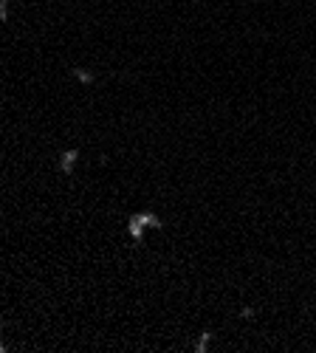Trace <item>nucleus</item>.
Here are the masks:
<instances>
[{"label":"nucleus","mask_w":316,"mask_h":353,"mask_svg":"<svg viewBox=\"0 0 316 353\" xmlns=\"http://www.w3.org/2000/svg\"><path fill=\"white\" fill-rule=\"evenodd\" d=\"M76 159H79V150H76V147H71V150H63V156H60V170H63L65 175H71Z\"/></svg>","instance_id":"nucleus-1"},{"label":"nucleus","mask_w":316,"mask_h":353,"mask_svg":"<svg viewBox=\"0 0 316 353\" xmlns=\"http://www.w3.org/2000/svg\"><path fill=\"white\" fill-rule=\"evenodd\" d=\"M71 74H74V77H76V79H79V82H94V77H91V74H88V71H82V68H74V71H71Z\"/></svg>","instance_id":"nucleus-2"},{"label":"nucleus","mask_w":316,"mask_h":353,"mask_svg":"<svg viewBox=\"0 0 316 353\" xmlns=\"http://www.w3.org/2000/svg\"><path fill=\"white\" fill-rule=\"evenodd\" d=\"M9 20V0H0V23Z\"/></svg>","instance_id":"nucleus-3"},{"label":"nucleus","mask_w":316,"mask_h":353,"mask_svg":"<svg viewBox=\"0 0 316 353\" xmlns=\"http://www.w3.org/2000/svg\"><path fill=\"white\" fill-rule=\"evenodd\" d=\"M0 328H3V325H0ZM3 350H6V347H3V342H0V353H3Z\"/></svg>","instance_id":"nucleus-4"}]
</instances>
